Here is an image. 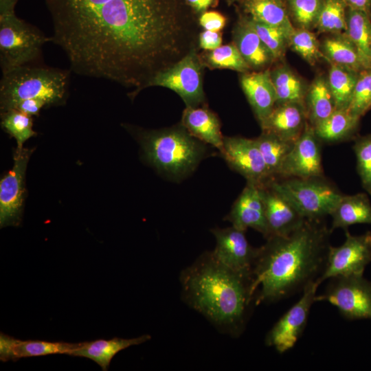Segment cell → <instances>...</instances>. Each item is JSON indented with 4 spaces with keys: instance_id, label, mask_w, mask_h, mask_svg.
I'll list each match as a JSON object with an SVG mask.
<instances>
[{
    "instance_id": "836d02e7",
    "label": "cell",
    "mask_w": 371,
    "mask_h": 371,
    "mask_svg": "<svg viewBox=\"0 0 371 371\" xmlns=\"http://www.w3.org/2000/svg\"><path fill=\"white\" fill-rule=\"evenodd\" d=\"M347 8L344 0H324L315 29L319 33L344 32Z\"/></svg>"
},
{
    "instance_id": "7402d4cb",
    "label": "cell",
    "mask_w": 371,
    "mask_h": 371,
    "mask_svg": "<svg viewBox=\"0 0 371 371\" xmlns=\"http://www.w3.org/2000/svg\"><path fill=\"white\" fill-rule=\"evenodd\" d=\"M181 124L195 138L217 148L221 153L223 139L218 116L206 106L186 107Z\"/></svg>"
},
{
    "instance_id": "e0dca14e",
    "label": "cell",
    "mask_w": 371,
    "mask_h": 371,
    "mask_svg": "<svg viewBox=\"0 0 371 371\" xmlns=\"http://www.w3.org/2000/svg\"><path fill=\"white\" fill-rule=\"evenodd\" d=\"M232 225L246 232L252 228L265 238L269 236L265 207L258 186L247 182L226 217Z\"/></svg>"
},
{
    "instance_id": "2e32d148",
    "label": "cell",
    "mask_w": 371,
    "mask_h": 371,
    "mask_svg": "<svg viewBox=\"0 0 371 371\" xmlns=\"http://www.w3.org/2000/svg\"><path fill=\"white\" fill-rule=\"evenodd\" d=\"M258 188L265 207L269 231L267 238L288 235L304 223L306 218L289 200L273 186L271 180Z\"/></svg>"
},
{
    "instance_id": "7c38bea8",
    "label": "cell",
    "mask_w": 371,
    "mask_h": 371,
    "mask_svg": "<svg viewBox=\"0 0 371 371\" xmlns=\"http://www.w3.org/2000/svg\"><path fill=\"white\" fill-rule=\"evenodd\" d=\"M33 149L16 148L12 169L0 181V225L17 226L21 221L26 168Z\"/></svg>"
},
{
    "instance_id": "cb8c5ba5",
    "label": "cell",
    "mask_w": 371,
    "mask_h": 371,
    "mask_svg": "<svg viewBox=\"0 0 371 371\" xmlns=\"http://www.w3.org/2000/svg\"><path fill=\"white\" fill-rule=\"evenodd\" d=\"M330 229L342 228L359 223L371 224V203L365 193L343 195L332 212Z\"/></svg>"
},
{
    "instance_id": "44dd1931",
    "label": "cell",
    "mask_w": 371,
    "mask_h": 371,
    "mask_svg": "<svg viewBox=\"0 0 371 371\" xmlns=\"http://www.w3.org/2000/svg\"><path fill=\"white\" fill-rule=\"evenodd\" d=\"M80 343L50 342L41 340L23 341L1 333L0 359L2 361H17L23 357L47 355H70Z\"/></svg>"
},
{
    "instance_id": "7bdbcfd3",
    "label": "cell",
    "mask_w": 371,
    "mask_h": 371,
    "mask_svg": "<svg viewBox=\"0 0 371 371\" xmlns=\"http://www.w3.org/2000/svg\"><path fill=\"white\" fill-rule=\"evenodd\" d=\"M47 107L45 102L40 99L23 100L15 104L12 109L18 110L30 116H37L42 109Z\"/></svg>"
},
{
    "instance_id": "d6a6232c",
    "label": "cell",
    "mask_w": 371,
    "mask_h": 371,
    "mask_svg": "<svg viewBox=\"0 0 371 371\" xmlns=\"http://www.w3.org/2000/svg\"><path fill=\"white\" fill-rule=\"evenodd\" d=\"M199 57L204 67L210 69H227L241 74L251 71L234 43L221 45L213 50L204 51L199 54Z\"/></svg>"
},
{
    "instance_id": "f1b7e54d",
    "label": "cell",
    "mask_w": 371,
    "mask_h": 371,
    "mask_svg": "<svg viewBox=\"0 0 371 371\" xmlns=\"http://www.w3.org/2000/svg\"><path fill=\"white\" fill-rule=\"evenodd\" d=\"M359 120V117L348 110L336 109L313 128L321 142L335 143L353 137L357 131Z\"/></svg>"
},
{
    "instance_id": "60d3db41",
    "label": "cell",
    "mask_w": 371,
    "mask_h": 371,
    "mask_svg": "<svg viewBox=\"0 0 371 371\" xmlns=\"http://www.w3.org/2000/svg\"><path fill=\"white\" fill-rule=\"evenodd\" d=\"M226 18L217 11H205L200 14L199 24L205 30L220 32L226 25Z\"/></svg>"
},
{
    "instance_id": "f546056e",
    "label": "cell",
    "mask_w": 371,
    "mask_h": 371,
    "mask_svg": "<svg viewBox=\"0 0 371 371\" xmlns=\"http://www.w3.org/2000/svg\"><path fill=\"white\" fill-rule=\"evenodd\" d=\"M346 35L357 47L366 68H371V15L347 8Z\"/></svg>"
},
{
    "instance_id": "bcb514c9",
    "label": "cell",
    "mask_w": 371,
    "mask_h": 371,
    "mask_svg": "<svg viewBox=\"0 0 371 371\" xmlns=\"http://www.w3.org/2000/svg\"><path fill=\"white\" fill-rule=\"evenodd\" d=\"M19 0H0V16L15 13V5Z\"/></svg>"
},
{
    "instance_id": "d6986e66",
    "label": "cell",
    "mask_w": 371,
    "mask_h": 371,
    "mask_svg": "<svg viewBox=\"0 0 371 371\" xmlns=\"http://www.w3.org/2000/svg\"><path fill=\"white\" fill-rule=\"evenodd\" d=\"M304 103L277 104L261 123L262 131L271 133L289 142H295L302 135L307 123Z\"/></svg>"
},
{
    "instance_id": "ab89813d",
    "label": "cell",
    "mask_w": 371,
    "mask_h": 371,
    "mask_svg": "<svg viewBox=\"0 0 371 371\" xmlns=\"http://www.w3.org/2000/svg\"><path fill=\"white\" fill-rule=\"evenodd\" d=\"M353 150L357 159V171L362 187L371 195V134L357 137Z\"/></svg>"
},
{
    "instance_id": "7a4b0ae2",
    "label": "cell",
    "mask_w": 371,
    "mask_h": 371,
    "mask_svg": "<svg viewBox=\"0 0 371 371\" xmlns=\"http://www.w3.org/2000/svg\"><path fill=\"white\" fill-rule=\"evenodd\" d=\"M331 232L323 219H306L288 235L266 238L251 272L255 304L277 302L317 280L325 267Z\"/></svg>"
},
{
    "instance_id": "9a60e30c",
    "label": "cell",
    "mask_w": 371,
    "mask_h": 371,
    "mask_svg": "<svg viewBox=\"0 0 371 371\" xmlns=\"http://www.w3.org/2000/svg\"><path fill=\"white\" fill-rule=\"evenodd\" d=\"M216 246L212 251L220 262L231 269L245 274H251L258 248L249 243L245 232L231 226L216 227L212 230Z\"/></svg>"
},
{
    "instance_id": "4316f807",
    "label": "cell",
    "mask_w": 371,
    "mask_h": 371,
    "mask_svg": "<svg viewBox=\"0 0 371 371\" xmlns=\"http://www.w3.org/2000/svg\"><path fill=\"white\" fill-rule=\"evenodd\" d=\"M328 34L320 42L325 60L357 71L366 69L357 47L344 32Z\"/></svg>"
},
{
    "instance_id": "8d00e7d4",
    "label": "cell",
    "mask_w": 371,
    "mask_h": 371,
    "mask_svg": "<svg viewBox=\"0 0 371 371\" xmlns=\"http://www.w3.org/2000/svg\"><path fill=\"white\" fill-rule=\"evenodd\" d=\"M248 18L262 41L271 52L276 61L282 60L289 47L291 33L283 28L256 21L249 16Z\"/></svg>"
},
{
    "instance_id": "74e56055",
    "label": "cell",
    "mask_w": 371,
    "mask_h": 371,
    "mask_svg": "<svg viewBox=\"0 0 371 371\" xmlns=\"http://www.w3.org/2000/svg\"><path fill=\"white\" fill-rule=\"evenodd\" d=\"M289 47L312 66L321 59H325L320 49V42L309 30L295 28L290 36Z\"/></svg>"
},
{
    "instance_id": "8992f818",
    "label": "cell",
    "mask_w": 371,
    "mask_h": 371,
    "mask_svg": "<svg viewBox=\"0 0 371 371\" xmlns=\"http://www.w3.org/2000/svg\"><path fill=\"white\" fill-rule=\"evenodd\" d=\"M52 41L36 26L15 13L0 16V66L3 73L27 65L41 64L42 49Z\"/></svg>"
},
{
    "instance_id": "1f68e13d",
    "label": "cell",
    "mask_w": 371,
    "mask_h": 371,
    "mask_svg": "<svg viewBox=\"0 0 371 371\" xmlns=\"http://www.w3.org/2000/svg\"><path fill=\"white\" fill-rule=\"evenodd\" d=\"M255 140L271 179H276L284 159L292 149L295 142L286 141L266 131H262L260 135Z\"/></svg>"
},
{
    "instance_id": "ee69618b",
    "label": "cell",
    "mask_w": 371,
    "mask_h": 371,
    "mask_svg": "<svg viewBox=\"0 0 371 371\" xmlns=\"http://www.w3.org/2000/svg\"><path fill=\"white\" fill-rule=\"evenodd\" d=\"M184 3L190 7L197 14H202L210 8L216 7L218 0H183Z\"/></svg>"
},
{
    "instance_id": "b9f144b4",
    "label": "cell",
    "mask_w": 371,
    "mask_h": 371,
    "mask_svg": "<svg viewBox=\"0 0 371 371\" xmlns=\"http://www.w3.org/2000/svg\"><path fill=\"white\" fill-rule=\"evenodd\" d=\"M222 34L220 32L204 30L199 34L198 46L204 51H210L222 44Z\"/></svg>"
},
{
    "instance_id": "484cf974",
    "label": "cell",
    "mask_w": 371,
    "mask_h": 371,
    "mask_svg": "<svg viewBox=\"0 0 371 371\" xmlns=\"http://www.w3.org/2000/svg\"><path fill=\"white\" fill-rule=\"evenodd\" d=\"M304 104L308 122L313 127L326 119L336 110L327 78L319 75L314 78L308 85Z\"/></svg>"
},
{
    "instance_id": "ba28073f",
    "label": "cell",
    "mask_w": 371,
    "mask_h": 371,
    "mask_svg": "<svg viewBox=\"0 0 371 371\" xmlns=\"http://www.w3.org/2000/svg\"><path fill=\"white\" fill-rule=\"evenodd\" d=\"M203 65L197 48L191 50L170 68L156 74L149 87H162L176 92L186 107H196L205 102L203 86Z\"/></svg>"
},
{
    "instance_id": "30bf717a",
    "label": "cell",
    "mask_w": 371,
    "mask_h": 371,
    "mask_svg": "<svg viewBox=\"0 0 371 371\" xmlns=\"http://www.w3.org/2000/svg\"><path fill=\"white\" fill-rule=\"evenodd\" d=\"M345 232L341 245L329 247L324 269L317 280L319 284L337 276H363L371 261V232L354 236Z\"/></svg>"
},
{
    "instance_id": "4fadbf2b",
    "label": "cell",
    "mask_w": 371,
    "mask_h": 371,
    "mask_svg": "<svg viewBox=\"0 0 371 371\" xmlns=\"http://www.w3.org/2000/svg\"><path fill=\"white\" fill-rule=\"evenodd\" d=\"M321 177H324L321 141L314 128L307 122L302 135L284 159L276 179Z\"/></svg>"
},
{
    "instance_id": "f35d334b",
    "label": "cell",
    "mask_w": 371,
    "mask_h": 371,
    "mask_svg": "<svg viewBox=\"0 0 371 371\" xmlns=\"http://www.w3.org/2000/svg\"><path fill=\"white\" fill-rule=\"evenodd\" d=\"M371 109V68L359 72L348 111L361 117Z\"/></svg>"
},
{
    "instance_id": "277c9868",
    "label": "cell",
    "mask_w": 371,
    "mask_h": 371,
    "mask_svg": "<svg viewBox=\"0 0 371 371\" xmlns=\"http://www.w3.org/2000/svg\"><path fill=\"white\" fill-rule=\"evenodd\" d=\"M139 142L146 160L174 179L190 175L206 155L205 144L180 125L159 130H139Z\"/></svg>"
},
{
    "instance_id": "ffe728a7",
    "label": "cell",
    "mask_w": 371,
    "mask_h": 371,
    "mask_svg": "<svg viewBox=\"0 0 371 371\" xmlns=\"http://www.w3.org/2000/svg\"><path fill=\"white\" fill-rule=\"evenodd\" d=\"M240 82L260 124L269 116L276 104V94L269 69L243 73L240 76Z\"/></svg>"
},
{
    "instance_id": "603a6c76",
    "label": "cell",
    "mask_w": 371,
    "mask_h": 371,
    "mask_svg": "<svg viewBox=\"0 0 371 371\" xmlns=\"http://www.w3.org/2000/svg\"><path fill=\"white\" fill-rule=\"evenodd\" d=\"M150 339L149 335L132 339L114 337L82 342L69 355L86 357L96 362L102 370H107L111 359L120 351L131 346L139 345Z\"/></svg>"
},
{
    "instance_id": "52a82bcc",
    "label": "cell",
    "mask_w": 371,
    "mask_h": 371,
    "mask_svg": "<svg viewBox=\"0 0 371 371\" xmlns=\"http://www.w3.org/2000/svg\"><path fill=\"white\" fill-rule=\"evenodd\" d=\"M306 219H323L330 215L343 194L324 177L271 179Z\"/></svg>"
},
{
    "instance_id": "e575fe53",
    "label": "cell",
    "mask_w": 371,
    "mask_h": 371,
    "mask_svg": "<svg viewBox=\"0 0 371 371\" xmlns=\"http://www.w3.org/2000/svg\"><path fill=\"white\" fill-rule=\"evenodd\" d=\"M324 0H285L295 28L315 29Z\"/></svg>"
},
{
    "instance_id": "ac0fdd59",
    "label": "cell",
    "mask_w": 371,
    "mask_h": 371,
    "mask_svg": "<svg viewBox=\"0 0 371 371\" xmlns=\"http://www.w3.org/2000/svg\"><path fill=\"white\" fill-rule=\"evenodd\" d=\"M234 44L251 71L270 69L276 59L262 41L247 16L241 15L232 30Z\"/></svg>"
},
{
    "instance_id": "5bb4252c",
    "label": "cell",
    "mask_w": 371,
    "mask_h": 371,
    "mask_svg": "<svg viewBox=\"0 0 371 371\" xmlns=\"http://www.w3.org/2000/svg\"><path fill=\"white\" fill-rule=\"evenodd\" d=\"M221 153L228 166L247 182L259 186L271 179L255 139L224 137Z\"/></svg>"
},
{
    "instance_id": "f6af8a7d",
    "label": "cell",
    "mask_w": 371,
    "mask_h": 371,
    "mask_svg": "<svg viewBox=\"0 0 371 371\" xmlns=\"http://www.w3.org/2000/svg\"><path fill=\"white\" fill-rule=\"evenodd\" d=\"M347 7L365 12L371 15V0H344Z\"/></svg>"
},
{
    "instance_id": "3957f363",
    "label": "cell",
    "mask_w": 371,
    "mask_h": 371,
    "mask_svg": "<svg viewBox=\"0 0 371 371\" xmlns=\"http://www.w3.org/2000/svg\"><path fill=\"white\" fill-rule=\"evenodd\" d=\"M251 274L242 273L205 252L181 273L185 302L212 324L234 337L245 329L254 302Z\"/></svg>"
},
{
    "instance_id": "d4e9b609",
    "label": "cell",
    "mask_w": 371,
    "mask_h": 371,
    "mask_svg": "<svg viewBox=\"0 0 371 371\" xmlns=\"http://www.w3.org/2000/svg\"><path fill=\"white\" fill-rule=\"evenodd\" d=\"M240 3L245 14L253 20L283 28L291 34L295 30L285 0H240Z\"/></svg>"
},
{
    "instance_id": "4dcf8cb0",
    "label": "cell",
    "mask_w": 371,
    "mask_h": 371,
    "mask_svg": "<svg viewBox=\"0 0 371 371\" xmlns=\"http://www.w3.org/2000/svg\"><path fill=\"white\" fill-rule=\"evenodd\" d=\"M330 65L327 81L336 109L348 110L360 71L335 64Z\"/></svg>"
},
{
    "instance_id": "d590c367",
    "label": "cell",
    "mask_w": 371,
    "mask_h": 371,
    "mask_svg": "<svg viewBox=\"0 0 371 371\" xmlns=\"http://www.w3.org/2000/svg\"><path fill=\"white\" fill-rule=\"evenodd\" d=\"M1 126L16 139L18 149L23 148L27 139L37 135L33 130L32 117L16 109L1 112Z\"/></svg>"
},
{
    "instance_id": "7dc6e473",
    "label": "cell",
    "mask_w": 371,
    "mask_h": 371,
    "mask_svg": "<svg viewBox=\"0 0 371 371\" xmlns=\"http://www.w3.org/2000/svg\"><path fill=\"white\" fill-rule=\"evenodd\" d=\"M235 1L236 0H226V1L227 2V3L229 5L232 4V3H234Z\"/></svg>"
},
{
    "instance_id": "6da1fadb",
    "label": "cell",
    "mask_w": 371,
    "mask_h": 371,
    "mask_svg": "<svg viewBox=\"0 0 371 371\" xmlns=\"http://www.w3.org/2000/svg\"><path fill=\"white\" fill-rule=\"evenodd\" d=\"M52 42L78 75L134 88L198 48L196 30L179 0H45Z\"/></svg>"
},
{
    "instance_id": "8fae6325",
    "label": "cell",
    "mask_w": 371,
    "mask_h": 371,
    "mask_svg": "<svg viewBox=\"0 0 371 371\" xmlns=\"http://www.w3.org/2000/svg\"><path fill=\"white\" fill-rule=\"evenodd\" d=\"M319 284L315 280L305 286L300 299L278 319L267 334L265 344L267 346L274 348L279 353H284L295 346L306 326Z\"/></svg>"
},
{
    "instance_id": "5b68a950",
    "label": "cell",
    "mask_w": 371,
    "mask_h": 371,
    "mask_svg": "<svg viewBox=\"0 0 371 371\" xmlns=\"http://www.w3.org/2000/svg\"><path fill=\"white\" fill-rule=\"evenodd\" d=\"M70 70L41 64L27 65L3 73L0 109L3 112L27 99H40L47 106L63 104L69 95Z\"/></svg>"
},
{
    "instance_id": "83f0119b",
    "label": "cell",
    "mask_w": 371,
    "mask_h": 371,
    "mask_svg": "<svg viewBox=\"0 0 371 371\" xmlns=\"http://www.w3.org/2000/svg\"><path fill=\"white\" fill-rule=\"evenodd\" d=\"M276 94V104L288 102L304 103L308 87L305 81L287 65L269 69Z\"/></svg>"
},
{
    "instance_id": "9c48e42d",
    "label": "cell",
    "mask_w": 371,
    "mask_h": 371,
    "mask_svg": "<svg viewBox=\"0 0 371 371\" xmlns=\"http://www.w3.org/2000/svg\"><path fill=\"white\" fill-rule=\"evenodd\" d=\"M315 302L325 301L336 306L340 314L350 320L371 319V281L363 276H337Z\"/></svg>"
}]
</instances>
